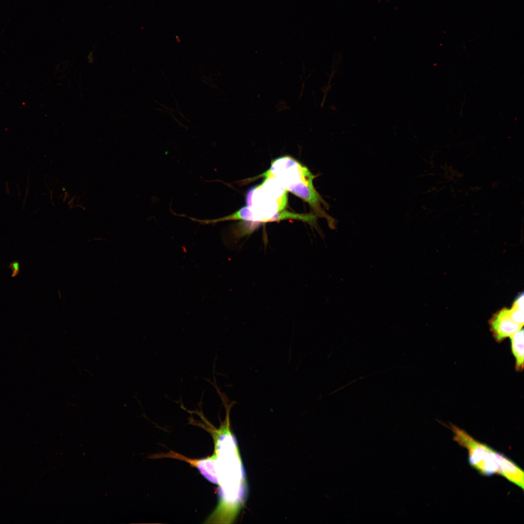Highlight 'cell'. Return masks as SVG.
<instances>
[{"label":"cell","instance_id":"6da1fadb","mask_svg":"<svg viewBox=\"0 0 524 524\" xmlns=\"http://www.w3.org/2000/svg\"><path fill=\"white\" fill-rule=\"evenodd\" d=\"M217 429L208 424L214 442L219 502L207 523H229L243 506L246 494L245 474L237 443L230 430V410Z\"/></svg>","mask_w":524,"mask_h":524},{"label":"cell","instance_id":"7a4b0ae2","mask_svg":"<svg viewBox=\"0 0 524 524\" xmlns=\"http://www.w3.org/2000/svg\"><path fill=\"white\" fill-rule=\"evenodd\" d=\"M259 177L277 178L287 191L308 202L316 212L322 210L321 203H325L313 186L314 176L306 166L291 157L273 160L269 169Z\"/></svg>","mask_w":524,"mask_h":524},{"label":"cell","instance_id":"3957f363","mask_svg":"<svg viewBox=\"0 0 524 524\" xmlns=\"http://www.w3.org/2000/svg\"><path fill=\"white\" fill-rule=\"evenodd\" d=\"M264 179L262 184L246 194L245 221L271 222V217L283 210L287 204V190L278 180L273 177Z\"/></svg>","mask_w":524,"mask_h":524},{"label":"cell","instance_id":"277c9868","mask_svg":"<svg viewBox=\"0 0 524 524\" xmlns=\"http://www.w3.org/2000/svg\"><path fill=\"white\" fill-rule=\"evenodd\" d=\"M489 326L494 339L498 343L510 338L523 328L512 320L506 308L493 314L489 320Z\"/></svg>","mask_w":524,"mask_h":524},{"label":"cell","instance_id":"5b68a950","mask_svg":"<svg viewBox=\"0 0 524 524\" xmlns=\"http://www.w3.org/2000/svg\"><path fill=\"white\" fill-rule=\"evenodd\" d=\"M165 455V457L178 458L189 463L191 465L196 467L208 480L213 483L218 484L216 458L214 453L210 457L200 459H190L173 452Z\"/></svg>","mask_w":524,"mask_h":524},{"label":"cell","instance_id":"8992f818","mask_svg":"<svg viewBox=\"0 0 524 524\" xmlns=\"http://www.w3.org/2000/svg\"><path fill=\"white\" fill-rule=\"evenodd\" d=\"M511 349L515 360V369L521 372L524 369V333L522 328L510 337Z\"/></svg>","mask_w":524,"mask_h":524},{"label":"cell","instance_id":"52a82bcc","mask_svg":"<svg viewBox=\"0 0 524 524\" xmlns=\"http://www.w3.org/2000/svg\"><path fill=\"white\" fill-rule=\"evenodd\" d=\"M508 312L512 320L523 327L524 323V309L512 305L511 308L508 309Z\"/></svg>","mask_w":524,"mask_h":524},{"label":"cell","instance_id":"ba28073f","mask_svg":"<svg viewBox=\"0 0 524 524\" xmlns=\"http://www.w3.org/2000/svg\"><path fill=\"white\" fill-rule=\"evenodd\" d=\"M9 268L11 270L12 273L11 277L14 278L18 276L20 271V263L17 261H14L11 262L9 265Z\"/></svg>","mask_w":524,"mask_h":524}]
</instances>
